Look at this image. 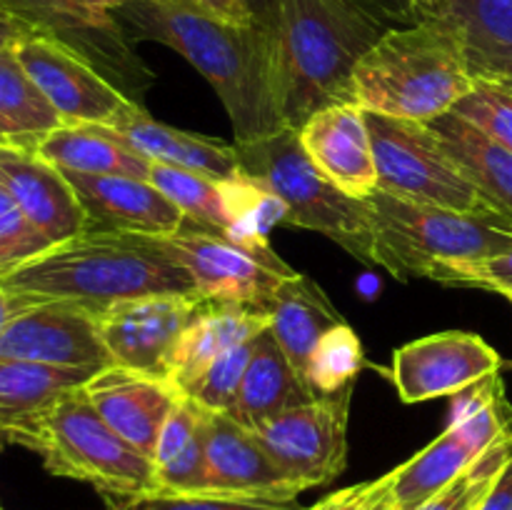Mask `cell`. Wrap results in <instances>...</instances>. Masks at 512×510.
Masks as SVG:
<instances>
[{
	"mask_svg": "<svg viewBox=\"0 0 512 510\" xmlns=\"http://www.w3.org/2000/svg\"><path fill=\"white\" fill-rule=\"evenodd\" d=\"M113 18L130 43L150 40L183 55L218 93L235 140H258L283 128L273 35L258 23H228L195 0H130Z\"/></svg>",
	"mask_w": 512,
	"mask_h": 510,
	"instance_id": "cell-1",
	"label": "cell"
},
{
	"mask_svg": "<svg viewBox=\"0 0 512 510\" xmlns=\"http://www.w3.org/2000/svg\"><path fill=\"white\" fill-rule=\"evenodd\" d=\"M0 290L15 303L65 300L85 305L93 313L140 295H200L188 270L175 263L153 238L103 230H85L50 245L0 275Z\"/></svg>",
	"mask_w": 512,
	"mask_h": 510,
	"instance_id": "cell-2",
	"label": "cell"
},
{
	"mask_svg": "<svg viewBox=\"0 0 512 510\" xmlns=\"http://www.w3.org/2000/svg\"><path fill=\"white\" fill-rule=\"evenodd\" d=\"M385 30L355 0H280L273 53L283 125L300 130L318 110L355 103V68Z\"/></svg>",
	"mask_w": 512,
	"mask_h": 510,
	"instance_id": "cell-3",
	"label": "cell"
},
{
	"mask_svg": "<svg viewBox=\"0 0 512 510\" xmlns=\"http://www.w3.org/2000/svg\"><path fill=\"white\" fill-rule=\"evenodd\" d=\"M470 88L473 73L465 48L428 23L385 30L353 75L360 108L425 125L453 113Z\"/></svg>",
	"mask_w": 512,
	"mask_h": 510,
	"instance_id": "cell-4",
	"label": "cell"
},
{
	"mask_svg": "<svg viewBox=\"0 0 512 510\" xmlns=\"http://www.w3.org/2000/svg\"><path fill=\"white\" fill-rule=\"evenodd\" d=\"M365 200L375 265L393 278L435 280L445 265L473 263L512 248L510 225L375 188Z\"/></svg>",
	"mask_w": 512,
	"mask_h": 510,
	"instance_id": "cell-5",
	"label": "cell"
},
{
	"mask_svg": "<svg viewBox=\"0 0 512 510\" xmlns=\"http://www.w3.org/2000/svg\"><path fill=\"white\" fill-rule=\"evenodd\" d=\"M240 175L268 188L285 205V225L315 230L350 258L375 268L373 228L363 198L343 193L310 160L298 128L283 125L258 140H235Z\"/></svg>",
	"mask_w": 512,
	"mask_h": 510,
	"instance_id": "cell-6",
	"label": "cell"
},
{
	"mask_svg": "<svg viewBox=\"0 0 512 510\" xmlns=\"http://www.w3.org/2000/svg\"><path fill=\"white\" fill-rule=\"evenodd\" d=\"M23 448L43 458L58 478L93 485L115 510L155 493V465L120 438L83 388L60 395L30 428Z\"/></svg>",
	"mask_w": 512,
	"mask_h": 510,
	"instance_id": "cell-7",
	"label": "cell"
},
{
	"mask_svg": "<svg viewBox=\"0 0 512 510\" xmlns=\"http://www.w3.org/2000/svg\"><path fill=\"white\" fill-rule=\"evenodd\" d=\"M365 123L373 143L378 188L400 198L478 215L512 228L508 215L490 205L465 178L430 125L388 118L370 110H365Z\"/></svg>",
	"mask_w": 512,
	"mask_h": 510,
	"instance_id": "cell-8",
	"label": "cell"
},
{
	"mask_svg": "<svg viewBox=\"0 0 512 510\" xmlns=\"http://www.w3.org/2000/svg\"><path fill=\"white\" fill-rule=\"evenodd\" d=\"M153 240L175 263L188 270L198 293L210 303L265 310L278 285L295 275V270L273 248H250L228 233H213L190 223Z\"/></svg>",
	"mask_w": 512,
	"mask_h": 510,
	"instance_id": "cell-9",
	"label": "cell"
},
{
	"mask_svg": "<svg viewBox=\"0 0 512 510\" xmlns=\"http://www.w3.org/2000/svg\"><path fill=\"white\" fill-rule=\"evenodd\" d=\"M0 10L33 33L68 45L128 98L143 105V93L153 85L155 75L135 55L113 13H100L88 0H0Z\"/></svg>",
	"mask_w": 512,
	"mask_h": 510,
	"instance_id": "cell-10",
	"label": "cell"
},
{
	"mask_svg": "<svg viewBox=\"0 0 512 510\" xmlns=\"http://www.w3.org/2000/svg\"><path fill=\"white\" fill-rule=\"evenodd\" d=\"M353 390L355 383L333 395H315L253 430L300 493L330 483L345 470Z\"/></svg>",
	"mask_w": 512,
	"mask_h": 510,
	"instance_id": "cell-11",
	"label": "cell"
},
{
	"mask_svg": "<svg viewBox=\"0 0 512 510\" xmlns=\"http://www.w3.org/2000/svg\"><path fill=\"white\" fill-rule=\"evenodd\" d=\"M203 305V295H140L105 305L95 318L113 365L170 380L175 348Z\"/></svg>",
	"mask_w": 512,
	"mask_h": 510,
	"instance_id": "cell-12",
	"label": "cell"
},
{
	"mask_svg": "<svg viewBox=\"0 0 512 510\" xmlns=\"http://www.w3.org/2000/svg\"><path fill=\"white\" fill-rule=\"evenodd\" d=\"M18 60L63 125H115L143 108L110 83L75 50L48 35H30L15 45Z\"/></svg>",
	"mask_w": 512,
	"mask_h": 510,
	"instance_id": "cell-13",
	"label": "cell"
},
{
	"mask_svg": "<svg viewBox=\"0 0 512 510\" xmlns=\"http://www.w3.org/2000/svg\"><path fill=\"white\" fill-rule=\"evenodd\" d=\"M0 358L88 370L113 365L93 310L65 300L15 303L0 335Z\"/></svg>",
	"mask_w": 512,
	"mask_h": 510,
	"instance_id": "cell-14",
	"label": "cell"
},
{
	"mask_svg": "<svg viewBox=\"0 0 512 510\" xmlns=\"http://www.w3.org/2000/svg\"><path fill=\"white\" fill-rule=\"evenodd\" d=\"M503 365V355L480 335L445 330L395 350L390 378L398 398L415 405L435 398H453L488 375L500 373Z\"/></svg>",
	"mask_w": 512,
	"mask_h": 510,
	"instance_id": "cell-15",
	"label": "cell"
},
{
	"mask_svg": "<svg viewBox=\"0 0 512 510\" xmlns=\"http://www.w3.org/2000/svg\"><path fill=\"white\" fill-rule=\"evenodd\" d=\"M205 460L210 495L278 505H290L300 495L270 458L258 435L228 413L208 410Z\"/></svg>",
	"mask_w": 512,
	"mask_h": 510,
	"instance_id": "cell-16",
	"label": "cell"
},
{
	"mask_svg": "<svg viewBox=\"0 0 512 510\" xmlns=\"http://www.w3.org/2000/svg\"><path fill=\"white\" fill-rule=\"evenodd\" d=\"M0 185L53 245L88 230V218L70 180L35 145L0 143Z\"/></svg>",
	"mask_w": 512,
	"mask_h": 510,
	"instance_id": "cell-17",
	"label": "cell"
},
{
	"mask_svg": "<svg viewBox=\"0 0 512 510\" xmlns=\"http://www.w3.org/2000/svg\"><path fill=\"white\" fill-rule=\"evenodd\" d=\"M83 390L105 423L150 460L155 455L165 420L185 395L170 380L135 373L118 365L98 370L83 385Z\"/></svg>",
	"mask_w": 512,
	"mask_h": 510,
	"instance_id": "cell-18",
	"label": "cell"
},
{
	"mask_svg": "<svg viewBox=\"0 0 512 510\" xmlns=\"http://www.w3.org/2000/svg\"><path fill=\"white\" fill-rule=\"evenodd\" d=\"M88 218V230L163 238L183 228L185 215L150 180L130 175L65 173Z\"/></svg>",
	"mask_w": 512,
	"mask_h": 510,
	"instance_id": "cell-19",
	"label": "cell"
},
{
	"mask_svg": "<svg viewBox=\"0 0 512 510\" xmlns=\"http://www.w3.org/2000/svg\"><path fill=\"white\" fill-rule=\"evenodd\" d=\"M300 143L320 173L353 198H368L378 188L373 143L358 103L318 110L300 125Z\"/></svg>",
	"mask_w": 512,
	"mask_h": 510,
	"instance_id": "cell-20",
	"label": "cell"
},
{
	"mask_svg": "<svg viewBox=\"0 0 512 510\" xmlns=\"http://www.w3.org/2000/svg\"><path fill=\"white\" fill-rule=\"evenodd\" d=\"M108 130L120 143H125L130 150L143 155L150 163L193 170V173L208 175V178L220 180V183L240 178L235 143L228 145L218 138L195 135L188 133V130L173 128V125L158 123V120H153L145 113V108L133 110L123 120L110 125Z\"/></svg>",
	"mask_w": 512,
	"mask_h": 510,
	"instance_id": "cell-21",
	"label": "cell"
},
{
	"mask_svg": "<svg viewBox=\"0 0 512 510\" xmlns=\"http://www.w3.org/2000/svg\"><path fill=\"white\" fill-rule=\"evenodd\" d=\"M265 330H270L268 310L205 300L175 348L170 383L180 390L190 388L220 355L245 340L258 338Z\"/></svg>",
	"mask_w": 512,
	"mask_h": 510,
	"instance_id": "cell-22",
	"label": "cell"
},
{
	"mask_svg": "<svg viewBox=\"0 0 512 510\" xmlns=\"http://www.w3.org/2000/svg\"><path fill=\"white\" fill-rule=\"evenodd\" d=\"M95 373L98 370L0 358V440L23 445L38 415L60 395L83 388Z\"/></svg>",
	"mask_w": 512,
	"mask_h": 510,
	"instance_id": "cell-23",
	"label": "cell"
},
{
	"mask_svg": "<svg viewBox=\"0 0 512 510\" xmlns=\"http://www.w3.org/2000/svg\"><path fill=\"white\" fill-rule=\"evenodd\" d=\"M313 398L315 393L310 390L305 375L293 368L273 333L265 330L255 343V353L228 415H233L248 430H258L285 410L298 408Z\"/></svg>",
	"mask_w": 512,
	"mask_h": 510,
	"instance_id": "cell-24",
	"label": "cell"
},
{
	"mask_svg": "<svg viewBox=\"0 0 512 510\" xmlns=\"http://www.w3.org/2000/svg\"><path fill=\"white\" fill-rule=\"evenodd\" d=\"M415 23L453 35L468 53L470 73L512 53V0H408Z\"/></svg>",
	"mask_w": 512,
	"mask_h": 510,
	"instance_id": "cell-25",
	"label": "cell"
},
{
	"mask_svg": "<svg viewBox=\"0 0 512 510\" xmlns=\"http://www.w3.org/2000/svg\"><path fill=\"white\" fill-rule=\"evenodd\" d=\"M265 310L270 315V333L300 375H305L315 343L330 328L345 323L325 290L303 273L285 278Z\"/></svg>",
	"mask_w": 512,
	"mask_h": 510,
	"instance_id": "cell-26",
	"label": "cell"
},
{
	"mask_svg": "<svg viewBox=\"0 0 512 510\" xmlns=\"http://www.w3.org/2000/svg\"><path fill=\"white\" fill-rule=\"evenodd\" d=\"M430 128L480 195L512 220V150L458 113L443 115Z\"/></svg>",
	"mask_w": 512,
	"mask_h": 510,
	"instance_id": "cell-27",
	"label": "cell"
},
{
	"mask_svg": "<svg viewBox=\"0 0 512 510\" xmlns=\"http://www.w3.org/2000/svg\"><path fill=\"white\" fill-rule=\"evenodd\" d=\"M35 150L63 173L130 175L148 180L150 160L120 143L105 125H60Z\"/></svg>",
	"mask_w": 512,
	"mask_h": 510,
	"instance_id": "cell-28",
	"label": "cell"
},
{
	"mask_svg": "<svg viewBox=\"0 0 512 510\" xmlns=\"http://www.w3.org/2000/svg\"><path fill=\"white\" fill-rule=\"evenodd\" d=\"M63 120L18 60L15 48L0 50V135L5 143L35 145Z\"/></svg>",
	"mask_w": 512,
	"mask_h": 510,
	"instance_id": "cell-29",
	"label": "cell"
},
{
	"mask_svg": "<svg viewBox=\"0 0 512 510\" xmlns=\"http://www.w3.org/2000/svg\"><path fill=\"white\" fill-rule=\"evenodd\" d=\"M478 455L480 453H475L455 430L445 428L443 435L425 445L408 463L390 470L395 495H398L403 510H418L420 505L428 503L438 490L458 478Z\"/></svg>",
	"mask_w": 512,
	"mask_h": 510,
	"instance_id": "cell-30",
	"label": "cell"
},
{
	"mask_svg": "<svg viewBox=\"0 0 512 510\" xmlns=\"http://www.w3.org/2000/svg\"><path fill=\"white\" fill-rule=\"evenodd\" d=\"M148 180L185 215V223L213 233H233L235 220L220 180L163 163H150Z\"/></svg>",
	"mask_w": 512,
	"mask_h": 510,
	"instance_id": "cell-31",
	"label": "cell"
},
{
	"mask_svg": "<svg viewBox=\"0 0 512 510\" xmlns=\"http://www.w3.org/2000/svg\"><path fill=\"white\" fill-rule=\"evenodd\" d=\"M448 428L455 430L475 453L488 450L500 435L508 433L512 428V405L500 373L488 375L463 393L453 395Z\"/></svg>",
	"mask_w": 512,
	"mask_h": 510,
	"instance_id": "cell-32",
	"label": "cell"
},
{
	"mask_svg": "<svg viewBox=\"0 0 512 510\" xmlns=\"http://www.w3.org/2000/svg\"><path fill=\"white\" fill-rule=\"evenodd\" d=\"M365 365V350L348 323L330 328L315 343L305 365V380L315 395H333L358 380Z\"/></svg>",
	"mask_w": 512,
	"mask_h": 510,
	"instance_id": "cell-33",
	"label": "cell"
},
{
	"mask_svg": "<svg viewBox=\"0 0 512 510\" xmlns=\"http://www.w3.org/2000/svg\"><path fill=\"white\" fill-rule=\"evenodd\" d=\"M512 453V428L418 510H483Z\"/></svg>",
	"mask_w": 512,
	"mask_h": 510,
	"instance_id": "cell-34",
	"label": "cell"
},
{
	"mask_svg": "<svg viewBox=\"0 0 512 510\" xmlns=\"http://www.w3.org/2000/svg\"><path fill=\"white\" fill-rule=\"evenodd\" d=\"M258 338L245 340V343L235 345L228 353L220 355V358L215 360L190 388L183 390V393L188 395V398H193L198 405H203L205 410H210V413H230L235 405V398H238L245 370H248L250 358H253L255 353Z\"/></svg>",
	"mask_w": 512,
	"mask_h": 510,
	"instance_id": "cell-35",
	"label": "cell"
},
{
	"mask_svg": "<svg viewBox=\"0 0 512 510\" xmlns=\"http://www.w3.org/2000/svg\"><path fill=\"white\" fill-rule=\"evenodd\" d=\"M453 113L463 115L512 150V80L473 78V88Z\"/></svg>",
	"mask_w": 512,
	"mask_h": 510,
	"instance_id": "cell-36",
	"label": "cell"
},
{
	"mask_svg": "<svg viewBox=\"0 0 512 510\" xmlns=\"http://www.w3.org/2000/svg\"><path fill=\"white\" fill-rule=\"evenodd\" d=\"M50 240L25 218L8 190L0 185V275L10 273L50 248Z\"/></svg>",
	"mask_w": 512,
	"mask_h": 510,
	"instance_id": "cell-37",
	"label": "cell"
},
{
	"mask_svg": "<svg viewBox=\"0 0 512 510\" xmlns=\"http://www.w3.org/2000/svg\"><path fill=\"white\" fill-rule=\"evenodd\" d=\"M153 495H210L208 460H205V425L198 438L183 453L175 455L170 463L155 468Z\"/></svg>",
	"mask_w": 512,
	"mask_h": 510,
	"instance_id": "cell-38",
	"label": "cell"
},
{
	"mask_svg": "<svg viewBox=\"0 0 512 510\" xmlns=\"http://www.w3.org/2000/svg\"><path fill=\"white\" fill-rule=\"evenodd\" d=\"M435 283L450 285V288H480L490 293L508 295L512 293V248L500 255L473 260V263L445 265Z\"/></svg>",
	"mask_w": 512,
	"mask_h": 510,
	"instance_id": "cell-39",
	"label": "cell"
},
{
	"mask_svg": "<svg viewBox=\"0 0 512 510\" xmlns=\"http://www.w3.org/2000/svg\"><path fill=\"white\" fill-rule=\"evenodd\" d=\"M205 418H208V410H205L203 405L195 403L193 398L183 395L180 403L173 408V413L168 415V420H165L163 430H160L158 435V445H155L153 455L155 468L170 463L175 455L183 453V450L198 438V433L205 425Z\"/></svg>",
	"mask_w": 512,
	"mask_h": 510,
	"instance_id": "cell-40",
	"label": "cell"
},
{
	"mask_svg": "<svg viewBox=\"0 0 512 510\" xmlns=\"http://www.w3.org/2000/svg\"><path fill=\"white\" fill-rule=\"evenodd\" d=\"M308 510H403V505L395 495L393 475L385 473L378 480L338 490Z\"/></svg>",
	"mask_w": 512,
	"mask_h": 510,
	"instance_id": "cell-41",
	"label": "cell"
},
{
	"mask_svg": "<svg viewBox=\"0 0 512 510\" xmlns=\"http://www.w3.org/2000/svg\"><path fill=\"white\" fill-rule=\"evenodd\" d=\"M118 510H298L293 505L255 503V500L220 498V495H145Z\"/></svg>",
	"mask_w": 512,
	"mask_h": 510,
	"instance_id": "cell-42",
	"label": "cell"
},
{
	"mask_svg": "<svg viewBox=\"0 0 512 510\" xmlns=\"http://www.w3.org/2000/svg\"><path fill=\"white\" fill-rule=\"evenodd\" d=\"M360 8L368 10L378 20H383L390 28L398 25H413V10H410L408 0H355Z\"/></svg>",
	"mask_w": 512,
	"mask_h": 510,
	"instance_id": "cell-43",
	"label": "cell"
},
{
	"mask_svg": "<svg viewBox=\"0 0 512 510\" xmlns=\"http://www.w3.org/2000/svg\"><path fill=\"white\" fill-rule=\"evenodd\" d=\"M200 8L210 10L218 18L235 25H253L255 18L248 8V0H195Z\"/></svg>",
	"mask_w": 512,
	"mask_h": 510,
	"instance_id": "cell-44",
	"label": "cell"
},
{
	"mask_svg": "<svg viewBox=\"0 0 512 510\" xmlns=\"http://www.w3.org/2000/svg\"><path fill=\"white\" fill-rule=\"evenodd\" d=\"M483 510H512V453L508 463H505L503 473H500L498 483L490 490Z\"/></svg>",
	"mask_w": 512,
	"mask_h": 510,
	"instance_id": "cell-45",
	"label": "cell"
},
{
	"mask_svg": "<svg viewBox=\"0 0 512 510\" xmlns=\"http://www.w3.org/2000/svg\"><path fill=\"white\" fill-rule=\"evenodd\" d=\"M30 35H38V33H33L28 25L20 23V20H15L13 15L0 10V50L15 48V45L23 43V40L30 38Z\"/></svg>",
	"mask_w": 512,
	"mask_h": 510,
	"instance_id": "cell-46",
	"label": "cell"
},
{
	"mask_svg": "<svg viewBox=\"0 0 512 510\" xmlns=\"http://www.w3.org/2000/svg\"><path fill=\"white\" fill-rule=\"evenodd\" d=\"M278 3L280 0H248V8L253 13L255 23L273 35L275 20H278Z\"/></svg>",
	"mask_w": 512,
	"mask_h": 510,
	"instance_id": "cell-47",
	"label": "cell"
},
{
	"mask_svg": "<svg viewBox=\"0 0 512 510\" xmlns=\"http://www.w3.org/2000/svg\"><path fill=\"white\" fill-rule=\"evenodd\" d=\"M473 78H503L512 80V53L503 55V58L488 60V63L473 68Z\"/></svg>",
	"mask_w": 512,
	"mask_h": 510,
	"instance_id": "cell-48",
	"label": "cell"
},
{
	"mask_svg": "<svg viewBox=\"0 0 512 510\" xmlns=\"http://www.w3.org/2000/svg\"><path fill=\"white\" fill-rule=\"evenodd\" d=\"M15 313V300L10 298L5 290H0V335H3L5 325H8V320L13 318Z\"/></svg>",
	"mask_w": 512,
	"mask_h": 510,
	"instance_id": "cell-49",
	"label": "cell"
},
{
	"mask_svg": "<svg viewBox=\"0 0 512 510\" xmlns=\"http://www.w3.org/2000/svg\"><path fill=\"white\" fill-rule=\"evenodd\" d=\"M125 3H130V0H88V5H93L100 13H115Z\"/></svg>",
	"mask_w": 512,
	"mask_h": 510,
	"instance_id": "cell-50",
	"label": "cell"
},
{
	"mask_svg": "<svg viewBox=\"0 0 512 510\" xmlns=\"http://www.w3.org/2000/svg\"><path fill=\"white\" fill-rule=\"evenodd\" d=\"M503 368H508V370H512V360H508V363L503 365Z\"/></svg>",
	"mask_w": 512,
	"mask_h": 510,
	"instance_id": "cell-51",
	"label": "cell"
},
{
	"mask_svg": "<svg viewBox=\"0 0 512 510\" xmlns=\"http://www.w3.org/2000/svg\"><path fill=\"white\" fill-rule=\"evenodd\" d=\"M503 298H508V300H510V303H512V293H508V295H503Z\"/></svg>",
	"mask_w": 512,
	"mask_h": 510,
	"instance_id": "cell-52",
	"label": "cell"
},
{
	"mask_svg": "<svg viewBox=\"0 0 512 510\" xmlns=\"http://www.w3.org/2000/svg\"><path fill=\"white\" fill-rule=\"evenodd\" d=\"M0 143H5V138H3V135H0Z\"/></svg>",
	"mask_w": 512,
	"mask_h": 510,
	"instance_id": "cell-53",
	"label": "cell"
},
{
	"mask_svg": "<svg viewBox=\"0 0 512 510\" xmlns=\"http://www.w3.org/2000/svg\"><path fill=\"white\" fill-rule=\"evenodd\" d=\"M0 510H3V508H0Z\"/></svg>",
	"mask_w": 512,
	"mask_h": 510,
	"instance_id": "cell-54",
	"label": "cell"
}]
</instances>
